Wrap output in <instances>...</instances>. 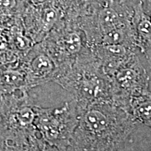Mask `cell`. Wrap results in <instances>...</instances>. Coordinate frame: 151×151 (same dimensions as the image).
Here are the masks:
<instances>
[{
    "mask_svg": "<svg viewBox=\"0 0 151 151\" xmlns=\"http://www.w3.org/2000/svg\"><path fill=\"white\" fill-rule=\"evenodd\" d=\"M131 128L128 117L105 101L86 107L75 136L76 151H113Z\"/></svg>",
    "mask_w": 151,
    "mask_h": 151,
    "instance_id": "1",
    "label": "cell"
},
{
    "mask_svg": "<svg viewBox=\"0 0 151 151\" xmlns=\"http://www.w3.org/2000/svg\"><path fill=\"white\" fill-rule=\"evenodd\" d=\"M18 10L24 33L35 44L45 40L63 16L55 0L39 5L18 0Z\"/></svg>",
    "mask_w": 151,
    "mask_h": 151,
    "instance_id": "2",
    "label": "cell"
},
{
    "mask_svg": "<svg viewBox=\"0 0 151 151\" xmlns=\"http://www.w3.org/2000/svg\"><path fill=\"white\" fill-rule=\"evenodd\" d=\"M20 69L24 73L27 87L29 88L53 79L57 66L43 42H41L36 43L22 58Z\"/></svg>",
    "mask_w": 151,
    "mask_h": 151,
    "instance_id": "3",
    "label": "cell"
},
{
    "mask_svg": "<svg viewBox=\"0 0 151 151\" xmlns=\"http://www.w3.org/2000/svg\"><path fill=\"white\" fill-rule=\"evenodd\" d=\"M148 73L137 62L132 66L124 65L117 71L115 76L117 86L121 89L129 92L133 97L139 98L148 92Z\"/></svg>",
    "mask_w": 151,
    "mask_h": 151,
    "instance_id": "4",
    "label": "cell"
},
{
    "mask_svg": "<svg viewBox=\"0 0 151 151\" xmlns=\"http://www.w3.org/2000/svg\"><path fill=\"white\" fill-rule=\"evenodd\" d=\"M27 89L25 76L20 68L16 69L0 68V96Z\"/></svg>",
    "mask_w": 151,
    "mask_h": 151,
    "instance_id": "5",
    "label": "cell"
},
{
    "mask_svg": "<svg viewBox=\"0 0 151 151\" xmlns=\"http://www.w3.org/2000/svg\"><path fill=\"white\" fill-rule=\"evenodd\" d=\"M7 30L11 48L16 53L23 58L35 43L24 33L20 18L15 25Z\"/></svg>",
    "mask_w": 151,
    "mask_h": 151,
    "instance_id": "6",
    "label": "cell"
},
{
    "mask_svg": "<svg viewBox=\"0 0 151 151\" xmlns=\"http://www.w3.org/2000/svg\"><path fill=\"white\" fill-rule=\"evenodd\" d=\"M22 59L11 48L8 30L0 28V68L5 69H19Z\"/></svg>",
    "mask_w": 151,
    "mask_h": 151,
    "instance_id": "7",
    "label": "cell"
},
{
    "mask_svg": "<svg viewBox=\"0 0 151 151\" xmlns=\"http://www.w3.org/2000/svg\"><path fill=\"white\" fill-rule=\"evenodd\" d=\"M19 20L18 0H0V28L9 29Z\"/></svg>",
    "mask_w": 151,
    "mask_h": 151,
    "instance_id": "8",
    "label": "cell"
},
{
    "mask_svg": "<svg viewBox=\"0 0 151 151\" xmlns=\"http://www.w3.org/2000/svg\"><path fill=\"white\" fill-rule=\"evenodd\" d=\"M101 51L106 58L111 60L125 59L127 55V50L122 44L103 45Z\"/></svg>",
    "mask_w": 151,
    "mask_h": 151,
    "instance_id": "9",
    "label": "cell"
},
{
    "mask_svg": "<svg viewBox=\"0 0 151 151\" xmlns=\"http://www.w3.org/2000/svg\"><path fill=\"white\" fill-rule=\"evenodd\" d=\"M22 1L32 4L39 5V4H41L46 2V1H48V0H22Z\"/></svg>",
    "mask_w": 151,
    "mask_h": 151,
    "instance_id": "10",
    "label": "cell"
},
{
    "mask_svg": "<svg viewBox=\"0 0 151 151\" xmlns=\"http://www.w3.org/2000/svg\"><path fill=\"white\" fill-rule=\"evenodd\" d=\"M148 62H149V65H150V75H151V54L149 56H148ZM150 77H151V76H150Z\"/></svg>",
    "mask_w": 151,
    "mask_h": 151,
    "instance_id": "11",
    "label": "cell"
}]
</instances>
